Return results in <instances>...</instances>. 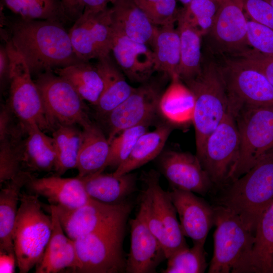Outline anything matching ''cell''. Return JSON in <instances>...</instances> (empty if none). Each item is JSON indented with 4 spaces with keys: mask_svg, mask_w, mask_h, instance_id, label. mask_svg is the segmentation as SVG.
<instances>
[{
    "mask_svg": "<svg viewBox=\"0 0 273 273\" xmlns=\"http://www.w3.org/2000/svg\"><path fill=\"white\" fill-rule=\"evenodd\" d=\"M10 40L23 57L32 74L80 62L63 24L20 18L11 26Z\"/></svg>",
    "mask_w": 273,
    "mask_h": 273,
    "instance_id": "6da1fadb",
    "label": "cell"
},
{
    "mask_svg": "<svg viewBox=\"0 0 273 273\" xmlns=\"http://www.w3.org/2000/svg\"><path fill=\"white\" fill-rule=\"evenodd\" d=\"M214 194V205L236 214L254 235L260 216L273 201V149L248 172Z\"/></svg>",
    "mask_w": 273,
    "mask_h": 273,
    "instance_id": "7a4b0ae2",
    "label": "cell"
},
{
    "mask_svg": "<svg viewBox=\"0 0 273 273\" xmlns=\"http://www.w3.org/2000/svg\"><path fill=\"white\" fill-rule=\"evenodd\" d=\"M183 81L195 98L192 122L198 155L208 136L228 113L229 98L220 64L214 61L203 58L200 73Z\"/></svg>",
    "mask_w": 273,
    "mask_h": 273,
    "instance_id": "3957f363",
    "label": "cell"
},
{
    "mask_svg": "<svg viewBox=\"0 0 273 273\" xmlns=\"http://www.w3.org/2000/svg\"><path fill=\"white\" fill-rule=\"evenodd\" d=\"M159 178V173L153 169L143 174L145 188L141 194L138 213L160 242L167 259L189 246L169 192L162 189Z\"/></svg>",
    "mask_w": 273,
    "mask_h": 273,
    "instance_id": "277c9868",
    "label": "cell"
},
{
    "mask_svg": "<svg viewBox=\"0 0 273 273\" xmlns=\"http://www.w3.org/2000/svg\"><path fill=\"white\" fill-rule=\"evenodd\" d=\"M213 255L209 273H251L250 259L254 235L227 208L213 205Z\"/></svg>",
    "mask_w": 273,
    "mask_h": 273,
    "instance_id": "5b68a950",
    "label": "cell"
},
{
    "mask_svg": "<svg viewBox=\"0 0 273 273\" xmlns=\"http://www.w3.org/2000/svg\"><path fill=\"white\" fill-rule=\"evenodd\" d=\"M52 231L51 215L45 213L38 196L21 193L13 232L17 266L27 273L41 259Z\"/></svg>",
    "mask_w": 273,
    "mask_h": 273,
    "instance_id": "8992f818",
    "label": "cell"
},
{
    "mask_svg": "<svg viewBox=\"0 0 273 273\" xmlns=\"http://www.w3.org/2000/svg\"><path fill=\"white\" fill-rule=\"evenodd\" d=\"M127 221L102 228L74 240L78 259L74 272H125L123 243Z\"/></svg>",
    "mask_w": 273,
    "mask_h": 273,
    "instance_id": "52a82bcc",
    "label": "cell"
},
{
    "mask_svg": "<svg viewBox=\"0 0 273 273\" xmlns=\"http://www.w3.org/2000/svg\"><path fill=\"white\" fill-rule=\"evenodd\" d=\"M233 109L240 146L232 181L248 172L273 149V106L235 105Z\"/></svg>",
    "mask_w": 273,
    "mask_h": 273,
    "instance_id": "ba28073f",
    "label": "cell"
},
{
    "mask_svg": "<svg viewBox=\"0 0 273 273\" xmlns=\"http://www.w3.org/2000/svg\"><path fill=\"white\" fill-rule=\"evenodd\" d=\"M240 146L235 111L229 104L225 117L196 155L213 184L214 190L232 181L239 161Z\"/></svg>",
    "mask_w": 273,
    "mask_h": 273,
    "instance_id": "9c48e42d",
    "label": "cell"
},
{
    "mask_svg": "<svg viewBox=\"0 0 273 273\" xmlns=\"http://www.w3.org/2000/svg\"><path fill=\"white\" fill-rule=\"evenodd\" d=\"M6 47L10 59V90L8 106L23 126L35 124L43 131H53L40 94L23 57L10 39Z\"/></svg>",
    "mask_w": 273,
    "mask_h": 273,
    "instance_id": "30bf717a",
    "label": "cell"
},
{
    "mask_svg": "<svg viewBox=\"0 0 273 273\" xmlns=\"http://www.w3.org/2000/svg\"><path fill=\"white\" fill-rule=\"evenodd\" d=\"M35 82L53 131L59 125L83 127L91 122L84 100L65 78L50 71L38 75Z\"/></svg>",
    "mask_w": 273,
    "mask_h": 273,
    "instance_id": "8fae6325",
    "label": "cell"
},
{
    "mask_svg": "<svg viewBox=\"0 0 273 273\" xmlns=\"http://www.w3.org/2000/svg\"><path fill=\"white\" fill-rule=\"evenodd\" d=\"M111 8L84 9L70 29L74 53L82 62L98 59L111 53L113 30Z\"/></svg>",
    "mask_w": 273,
    "mask_h": 273,
    "instance_id": "7c38bea8",
    "label": "cell"
},
{
    "mask_svg": "<svg viewBox=\"0 0 273 273\" xmlns=\"http://www.w3.org/2000/svg\"><path fill=\"white\" fill-rule=\"evenodd\" d=\"M133 206L132 203L128 200L110 204L92 198L75 209L56 206L62 228L73 241L102 228L127 220Z\"/></svg>",
    "mask_w": 273,
    "mask_h": 273,
    "instance_id": "4fadbf2b",
    "label": "cell"
},
{
    "mask_svg": "<svg viewBox=\"0 0 273 273\" xmlns=\"http://www.w3.org/2000/svg\"><path fill=\"white\" fill-rule=\"evenodd\" d=\"M220 64L229 100L238 105L273 106V86L259 71L236 59Z\"/></svg>",
    "mask_w": 273,
    "mask_h": 273,
    "instance_id": "5bb4252c",
    "label": "cell"
},
{
    "mask_svg": "<svg viewBox=\"0 0 273 273\" xmlns=\"http://www.w3.org/2000/svg\"><path fill=\"white\" fill-rule=\"evenodd\" d=\"M163 93L154 82L147 81L135 88L131 94L106 116L109 127V143L123 130L149 124L159 108Z\"/></svg>",
    "mask_w": 273,
    "mask_h": 273,
    "instance_id": "9a60e30c",
    "label": "cell"
},
{
    "mask_svg": "<svg viewBox=\"0 0 273 273\" xmlns=\"http://www.w3.org/2000/svg\"><path fill=\"white\" fill-rule=\"evenodd\" d=\"M217 1L215 19L207 34H210L218 51L232 57L251 48L247 37L248 19L241 0Z\"/></svg>",
    "mask_w": 273,
    "mask_h": 273,
    "instance_id": "2e32d148",
    "label": "cell"
},
{
    "mask_svg": "<svg viewBox=\"0 0 273 273\" xmlns=\"http://www.w3.org/2000/svg\"><path fill=\"white\" fill-rule=\"evenodd\" d=\"M159 167L171 189L188 191L202 196L214 191V186L196 155L166 151L159 158Z\"/></svg>",
    "mask_w": 273,
    "mask_h": 273,
    "instance_id": "e0dca14e",
    "label": "cell"
},
{
    "mask_svg": "<svg viewBox=\"0 0 273 273\" xmlns=\"http://www.w3.org/2000/svg\"><path fill=\"white\" fill-rule=\"evenodd\" d=\"M168 192L184 235L193 243L204 245L209 231L214 225L213 206L190 191L171 189Z\"/></svg>",
    "mask_w": 273,
    "mask_h": 273,
    "instance_id": "ac0fdd59",
    "label": "cell"
},
{
    "mask_svg": "<svg viewBox=\"0 0 273 273\" xmlns=\"http://www.w3.org/2000/svg\"><path fill=\"white\" fill-rule=\"evenodd\" d=\"M130 246L126 258V273H155L165 253L141 216L130 219Z\"/></svg>",
    "mask_w": 273,
    "mask_h": 273,
    "instance_id": "d6986e66",
    "label": "cell"
},
{
    "mask_svg": "<svg viewBox=\"0 0 273 273\" xmlns=\"http://www.w3.org/2000/svg\"><path fill=\"white\" fill-rule=\"evenodd\" d=\"M111 52L120 69L132 81L144 83L156 72L154 53L149 46L113 30Z\"/></svg>",
    "mask_w": 273,
    "mask_h": 273,
    "instance_id": "ffe728a7",
    "label": "cell"
},
{
    "mask_svg": "<svg viewBox=\"0 0 273 273\" xmlns=\"http://www.w3.org/2000/svg\"><path fill=\"white\" fill-rule=\"evenodd\" d=\"M25 186L30 193L44 197L51 205L75 209L92 199L86 193L81 178H64L54 175L37 178L31 176Z\"/></svg>",
    "mask_w": 273,
    "mask_h": 273,
    "instance_id": "44dd1931",
    "label": "cell"
},
{
    "mask_svg": "<svg viewBox=\"0 0 273 273\" xmlns=\"http://www.w3.org/2000/svg\"><path fill=\"white\" fill-rule=\"evenodd\" d=\"M52 221L51 236L40 260L35 265V273H57L66 269L74 272L78 259L74 241L65 234L58 215L57 207L49 206Z\"/></svg>",
    "mask_w": 273,
    "mask_h": 273,
    "instance_id": "7402d4cb",
    "label": "cell"
},
{
    "mask_svg": "<svg viewBox=\"0 0 273 273\" xmlns=\"http://www.w3.org/2000/svg\"><path fill=\"white\" fill-rule=\"evenodd\" d=\"M13 114L8 105L0 115V186L11 180L22 170L25 128L14 125Z\"/></svg>",
    "mask_w": 273,
    "mask_h": 273,
    "instance_id": "603a6c76",
    "label": "cell"
},
{
    "mask_svg": "<svg viewBox=\"0 0 273 273\" xmlns=\"http://www.w3.org/2000/svg\"><path fill=\"white\" fill-rule=\"evenodd\" d=\"M113 31L151 47L158 26L154 25L134 0H114L112 3Z\"/></svg>",
    "mask_w": 273,
    "mask_h": 273,
    "instance_id": "cb8c5ba5",
    "label": "cell"
},
{
    "mask_svg": "<svg viewBox=\"0 0 273 273\" xmlns=\"http://www.w3.org/2000/svg\"><path fill=\"white\" fill-rule=\"evenodd\" d=\"M80 178L90 198L107 204L122 203L136 191V175L131 172L118 176L98 172Z\"/></svg>",
    "mask_w": 273,
    "mask_h": 273,
    "instance_id": "d4e9b609",
    "label": "cell"
},
{
    "mask_svg": "<svg viewBox=\"0 0 273 273\" xmlns=\"http://www.w3.org/2000/svg\"><path fill=\"white\" fill-rule=\"evenodd\" d=\"M31 176L29 171L22 170L1 186L0 252L15 253L13 232L20 203L21 191Z\"/></svg>",
    "mask_w": 273,
    "mask_h": 273,
    "instance_id": "484cf974",
    "label": "cell"
},
{
    "mask_svg": "<svg viewBox=\"0 0 273 273\" xmlns=\"http://www.w3.org/2000/svg\"><path fill=\"white\" fill-rule=\"evenodd\" d=\"M95 65L103 81V89L96 106L98 112L107 116L126 100L135 87L126 81L124 74L110 54L97 59Z\"/></svg>",
    "mask_w": 273,
    "mask_h": 273,
    "instance_id": "4316f807",
    "label": "cell"
},
{
    "mask_svg": "<svg viewBox=\"0 0 273 273\" xmlns=\"http://www.w3.org/2000/svg\"><path fill=\"white\" fill-rule=\"evenodd\" d=\"M82 140L76 168L81 178L107 167L110 144L102 129L92 122L82 127Z\"/></svg>",
    "mask_w": 273,
    "mask_h": 273,
    "instance_id": "83f0119b",
    "label": "cell"
},
{
    "mask_svg": "<svg viewBox=\"0 0 273 273\" xmlns=\"http://www.w3.org/2000/svg\"><path fill=\"white\" fill-rule=\"evenodd\" d=\"M23 127L26 137L23 147V166L33 171H55L57 155L52 136L47 135L36 125Z\"/></svg>",
    "mask_w": 273,
    "mask_h": 273,
    "instance_id": "f1b7e54d",
    "label": "cell"
},
{
    "mask_svg": "<svg viewBox=\"0 0 273 273\" xmlns=\"http://www.w3.org/2000/svg\"><path fill=\"white\" fill-rule=\"evenodd\" d=\"M171 131V128L166 124L157 126L151 131L142 134L136 142L127 159L113 172L121 176L131 172L158 156L162 152Z\"/></svg>",
    "mask_w": 273,
    "mask_h": 273,
    "instance_id": "f546056e",
    "label": "cell"
},
{
    "mask_svg": "<svg viewBox=\"0 0 273 273\" xmlns=\"http://www.w3.org/2000/svg\"><path fill=\"white\" fill-rule=\"evenodd\" d=\"M156 70L171 79L179 77L180 38L174 23L158 26L152 45Z\"/></svg>",
    "mask_w": 273,
    "mask_h": 273,
    "instance_id": "4dcf8cb0",
    "label": "cell"
},
{
    "mask_svg": "<svg viewBox=\"0 0 273 273\" xmlns=\"http://www.w3.org/2000/svg\"><path fill=\"white\" fill-rule=\"evenodd\" d=\"M177 30L180 38V62L178 74L184 81L195 77L202 70V38L198 29L177 18Z\"/></svg>",
    "mask_w": 273,
    "mask_h": 273,
    "instance_id": "1f68e13d",
    "label": "cell"
},
{
    "mask_svg": "<svg viewBox=\"0 0 273 273\" xmlns=\"http://www.w3.org/2000/svg\"><path fill=\"white\" fill-rule=\"evenodd\" d=\"M250 266L251 273H273V201L258 221Z\"/></svg>",
    "mask_w": 273,
    "mask_h": 273,
    "instance_id": "d6a6232c",
    "label": "cell"
},
{
    "mask_svg": "<svg viewBox=\"0 0 273 273\" xmlns=\"http://www.w3.org/2000/svg\"><path fill=\"white\" fill-rule=\"evenodd\" d=\"M67 80L84 100L96 106L103 89L102 78L96 65L80 62L55 70Z\"/></svg>",
    "mask_w": 273,
    "mask_h": 273,
    "instance_id": "836d02e7",
    "label": "cell"
},
{
    "mask_svg": "<svg viewBox=\"0 0 273 273\" xmlns=\"http://www.w3.org/2000/svg\"><path fill=\"white\" fill-rule=\"evenodd\" d=\"M171 82L162 94L159 108L168 120L175 123L192 121L193 117L195 98L189 88L179 77L171 79Z\"/></svg>",
    "mask_w": 273,
    "mask_h": 273,
    "instance_id": "e575fe53",
    "label": "cell"
},
{
    "mask_svg": "<svg viewBox=\"0 0 273 273\" xmlns=\"http://www.w3.org/2000/svg\"><path fill=\"white\" fill-rule=\"evenodd\" d=\"M57 155L55 172L61 176L67 171L76 168L82 140V130L75 124L57 126L52 132Z\"/></svg>",
    "mask_w": 273,
    "mask_h": 273,
    "instance_id": "d590c367",
    "label": "cell"
},
{
    "mask_svg": "<svg viewBox=\"0 0 273 273\" xmlns=\"http://www.w3.org/2000/svg\"><path fill=\"white\" fill-rule=\"evenodd\" d=\"M5 5L20 18L50 20L64 24L70 20L61 0H2Z\"/></svg>",
    "mask_w": 273,
    "mask_h": 273,
    "instance_id": "8d00e7d4",
    "label": "cell"
},
{
    "mask_svg": "<svg viewBox=\"0 0 273 273\" xmlns=\"http://www.w3.org/2000/svg\"><path fill=\"white\" fill-rule=\"evenodd\" d=\"M204 245L193 243L189 247L180 250L167 258L166 268L163 273H203L207 263Z\"/></svg>",
    "mask_w": 273,
    "mask_h": 273,
    "instance_id": "74e56055",
    "label": "cell"
},
{
    "mask_svg": "<svg viewBox=\"0 0 273 273\" xmlns=\"http://www.w3.org/2000/svg\"><path fill=\"white\" fill-rule=\"evenodd\" d=\"M218 8L217 0H193L179 10L177 18L198 29L204 36L211 29Z\"/></svg>",
    "mask_w": 273,
    "mask_h": 273,
    "instance_id": "f35d334b",
    "label": "cell"
},
{
    "mask_svg": "<svg viewBox=\"0 0 273 273\" xmlns=\"http://www.w3.org/2000/svg\"><path fill=\"white\" fill-rule=\"evenodd\" d=\"M147 124L126 129L110 142V155L107 167L117 168L129 157L140 136L147 131Z\"/></svg>",
    "mask_w": 273,
    "mask_h": 273,
    "instance_id": "ab89813d",
    "label": "cell"
},
{
    "mask_svg": "<svg viewBox=\"0 0 273 273\" xmlns=\"http://www.w3.org/2000/svg\"><path fill=\"white\" fill-rule=\"evenodd\" d=\"M152 23L161 26L177 21L179 10L176 0H134Z\"/></svg>",
    "mask_w": 273,
    "mask_h": 273,
    "instance_id": "60d3db41",
    "label": "cell"
},
{
    "mask_svg": "<svg viewBox=\"0 0 273 273\" xmlns=\"http://www.w3.org/2000/svg\"><path fill=\"white\" fill-rule=\"evenodd\" d=\"M247 37L251 49L273 56V30L251 19L248 20Z\"/></svg>",
    "mask_w": 273,
    "mask_h": 273,
    "instance_id": "b9f144b4",
    "label": "cell"
},
{
    "mask_svg": "<svg viewBox=\"0 0 273 273\" xmlns=\"http://www.w3.org/2000/svg\"><path fill=\"white\" fill-rule=\"evenodd\" d=\"M240 63L262 73L273 86V56L250 48L232 57Z\"/></svg>",
    "mask_w": 273,
    "mask_h": 273,
    "instance_id": "7bdbcfd3",
    "label": "cell"
},
{
    "mask_svg": "<svg viewBox=\"0 0 273 273\" xmlns=\"http://www.w3.org/2000/svg\"><path fill=\"white\" fill-rule=\"evenodd\" d=\"M251 19L273 30V7L265 0H241Z\"/></svg>",
    "mask_w": 273,
    "mask_h": 273,
    "instance_id": "ee69618b",
    "label": "cell"
},
{
    "mask_svg": "<svg viewBox=\"0 0 273 273\" xmlns=\"http://www.w3.org/2000/svg\"><path fill=\"white\" fill-rule=\"evenodd\" d=\"M10 59L6 46L0 47V79L1 86L10 80Z\"/></svg>",
    "mask_w": 273,
    "mask_h": 273,
    "instance_id": "f6af8a7d",
    "label": "cell"
},
{
    "mask_svg": "<svg viewBox=\"0 0 273 273\" xmlns=\"http://www.w3.org/2000/svg\"><path fill=\"white\" fill-rule=\"evenodd\" d=\"M17 260L15 254L0 252V272H15Z\"/></svg>",
    "mask_w": 273,
    "mask_h": 273,
    "instance_id": "bcb514c9",
    "label": "cell"
},
{
    "mask_svg": "<svg viewBox=\"0 0 273 273\" xmlns=\"http://www.w3.org/2000/svg\"><path fill=\"white\" fill-rule=\"evenodd\" d=\"M114 0H77L80 10L83 12L84 9L101 10L108 7L109 3Z\"/></svg>",
    "mask_w": 273,
    "mask_h": 273,
    "instance_id": "7dc6e473",
    "label": "cell"
},
{
    "mask_svg": "<svg viewBox=\"0 0 273 273\" xmlns=\"http://www.w3.org/2000/svg\"><path fill=\"white\" fill-rule=\"evenodd\" d=\"M68 17L70 20L75 21L82 13L77 0H61Z\"/></svg>",
    "mask_w": 273,
    "mask_h": 273,
    "instance_id": "c3c4849f",
    "label": "cell"
},
{
    "mask_svg": "<svg viewBox=\"0 0 273 273\" xmlns=\"http://www.w3.org/2000/svg\"><path fill=\"white\" fill-rule=\"evenodd\" d=\"M178 1L181 2L184 6H186L189 4L193 0H178Z\"/></svg>",
    "mask_w": 273,
    "mask_h": 273,
    "instance_id": "681fc988",
    "label": "cell"
},
{
    "mask_svg": "<svg viewBox=\"0 0 273 273\" xmlns=\"http://www.w3.org/2000/svg\"><path fill=\"white\" fill-rule=\"evenodd\" d=\"M273 7V0H265Z\"/></svg>",
    "mask_w": 273,
    "mask_h": 273,
    "instance_id": "f907efd6",
    "label": "cell"
}]
</instances>
